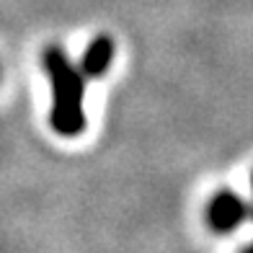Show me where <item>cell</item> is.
<instances>
[{"label": "cell", "mask_w": 253, "mask_h": 253, "mask_svg": "<svg viewBox=\"0 0 253 253\" xmlns=\"http://www.w3.org/2000/svg\"><path fill=\"white\" fill-rule=\"evenodd\" d=\"M111 57H114V44L109 37H98L88 44V49L83 54V73L85 75H103L106 73V67L111 62Z\"/></svg>", "instance_id": "obj_3"}, {"label": "cell", "mask_w": 253, "mask_h": 253, "mask_svg": "<svg viewBox=\"0 0 253 253\" xmlns=\"http://www.w3.org/2000/svg\"><path fill=\"white\" fill-rule=\"evenodd\" d=\"M251 183H253V178H251ZM243 253H253V243H251V246H248V248H246Z\"/></svg>", "instance_id": "obj_4"}, {"label": "cell", "mask_w": 253, "mask_h": 253, "mask_svg": "<svg viewBox=\"0 0 253 253\" xmlns=\"http://www.w3.org/2000/svg\"><path fill=\"white\" fill-rule=\"evenodd\" d=\"M44 70L52 83V126L57 134L73 137L80 134L85 126V114H83V75L73 62L65 57L62 49L49 47L44 52Z\"/></svg>", "instance_id": "obj_1"}, {"label": "cell", "mask_w": 253, "mask_h": 253, "mask_svg": "<svg viewBox=\"0 0 253 253\" xmlns=\"http://www.w3.org/2000/svg\"><path fill=\"white\" fill-rule=\"evenodd\" d=\"M246 214H248L246 202L233 191L214 194L210 207H207V222H210L214 233H230V230H235L246 220Z\"/></svg>", "instance_id": "obj_2"}]
</instances>
